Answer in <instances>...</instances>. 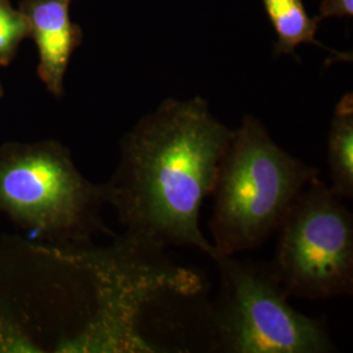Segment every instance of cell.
I'll use <instances>...</instances> for the list:
<instances>
[{
  "label": "cell",
  "instance_id": "cell-1",
  "mask_svg": "<svg viewBox=\"0 0 353 353\" xmlns=\"http://www.w3.org/2000/svg\"><path fill=\"white\" fill-rule=\"evenodd\" d=\"M233 135L202 97L168 99L143 117L122 138L118 166L103 183L105 203L126 230L122 240L153 252L192 248L214 259L199 214Z\"/></svg>",
  "mask_w": 353,
  "mask_h": 353
},
{
  "label": "cell",
  "instance_id": "cell-2",
  "mask_svg": "<svg viewBox=\"0 0 353 353\" xmlns=\"http://www.w3.org/2000/svg\"><path fill=\"white\" fill-rule=\"evenodd\" d=\"M321 170L283 150L265 125L245 115L228 145L214 182L208 227L217 255L265 243Z\"/></svg>",
  "mask_w": 353,
  "mask_h": 353
},
{
  "label": "cell",
  "instance_id": "cell-3",
  "mask_svg": "<svg viewBox=\"0 0 353 353\" xmlns=\"http://www.w3.org/2000/svg\"><path fill=\"white\" fill-rule=\"evenodd\" d=\"M103 185L83 176L57 140L0 145V214L52 246L81 245L108 229Z\"/></svg>",
  "mask_w": 353,
  "mask_h": 353
},
{
  "label": "cell",
  "instance_id": "cell-4",
  "mask_svg": "<svg viewBox=\"0 0 353 353\" xmlns=\"http://www.w3.org/2000/svg\"><path fill=\"white\" fill-rule=\"evenodd\" d=\"M216 347L233 353H322L335 345L321 321L297 312L270 263L217 255Z\"/></svg>",
  "mask_w": 353,
  "mask_h": 353
},
{
  "label": "cell",
  "instance_id": "cell-5",
  "mask_svg": "<svg viewBox=\"0 0 353 353\" xmlns=\"http://www.w3.org/2000/svg\"><path fill=\"white\" fill-rule=\"evenodd\" d=\"M341 201L318 176L279 228L270 265L290 297L327 300L352 294L353 219Z\"/></svg>",
  "mask_w": 353,
  "mask_h": 353
},
{
  "label": "cell",
  "instance_id": "cell-6",
  "mask_svg": "<svg viewBox=\"0 0 353 353\" xmlns=\"http://www.w3.org/2000/svg\"><path fill=\"white\" fill-rule=\"evenodd\" d=\"M72 0H21L30 37L38 50V77L52 96L61 97L74 51L83 42L81 28L71 20Z\"/></svg>",
  "mask_w": 353,
  "mask_h": 353
},
{
  "label": "cell",
  "instance_id": "cell-7",
  "mask_svg": "<svg viewBox=\"0 0 353 353\" xmlns=\"http://www.w3.org/2000/svg\"><path fill=\"white\" fill-rule=\"evenodd\" d=\"M328 185L341 199H353V96L347 93L338 102L327 137Z\"/></svg>",
  "mask_w": 353,
  "mask_h": 353
},
{
  "label": "cell",
  "instance_id": "cell-8",
  "mask_svg": "<svg viewBox=\"0 0 353 353\" xmlns=\"http://www.w3.org/2000/svg\"><path fill=\"white\" fill-rule=\"evenodd\" d=\"M265 12L274 26L278 41L274 46L275 57L293 54L303 45H316L325 50L326 46L316 39L319 28V17H310L303 0H262Z\"/></svg>",
  "mask_w": 353,
  "mask_h": 353
},
{
  "label": "cell",
  "instance_id": "cell-9",
  "mask_svg": "<svg viewBox=\"0 0 353 353\" xmlns=\"http://www.w3.org/2000/svg\"><path fill=\"white\" fill-rule=\"evenodd\" d=\"M30 37L24 13L10 0H0V65L12 63L23 41Z\"/></svg>",
  "mask_w": 353,
  "mask_h": 353
},
{
  "label": "cell",
  "instance_id": "cell-10",
  "mask_svg": "<svg viewBox=\"0 0 353 353\" xmlns=\"http://www.w3.org/2000/svg\"><path fill=\"white\" fill-rule=\"evenodd\" d=\"M353 14V0H323L319 10V20L326 17H347Z\"/></svg>",
  "mask_w": 353,
  "mask_h": 353
},
{
  "label": "cell",
  "instance_id": "cell-11",
  "mask_svg": "<svg viewBox=\"0 0 353 353\" xmlns=\"http://www.w3.org/2000/svg\"><path fill=\"white\" fill-rule=\"evenodd\" d=\"M3 94H4V89H3V84H1V80H0V99L3 97Z\"/></svg>",
  "mask_w": 353,
  "mask_h": 353
}]
</instances>
